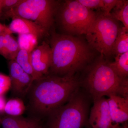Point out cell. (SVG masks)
<instances>
[{
    "label": "cell",
    "mask_w": 128,
    "mask_h": 128,
    "mask_svg": "<svg viewBox=\"0 0 128 128\" xmlns=\"http://www.w3.org/2000/svg\"><path fill=\"white\" fill-rule=\"evenodd\" d=\"M117 21L110 15L97 13L95 22L86 34L87 43L105 58L112 55V49L120 28Z\"/></svg>",
    "instance_id": "cell-7"
},
{
    "label": "cell",
    "mask_w": 128,
    "mask_h": 128,
    "mask_svg": "<svg viewBox=\"0 0 128 128\" xmlns=\"http://www.w3.org/2000/svg\"><path fill=\"white\" fill-rule=\"evenodd\" d=\"M38 39L34 35L30 34H18V42L20 49L31 52L38 46Z\"/></svg>",
    "instance_id": "cell-20"
},
{
    "label": "cell",
    "mask_w": 128,
    "mask_h": 128,
    "mask_svg": "<svg viewBox=\"0 0 128 128\" xmlns=\"http://www.w3.org/2000/svg\"><path fill=\"white\" fill-rule=\"evenodd\" d=\"M60 2L53 0H22L16 7L4 12L8 18L18 17L35 22L48 33L55 22Z\"/></svg>",
    "instance_id": "cell-6"
},
{
    "label": "cell",
    "mask_w": 128,
    "mask_h": 128,
    "mask_svg": "<svg viewBox=\"0 0 128 128\" xmlns=\"http://www.w3.org/2000/svg\"><path fill=\"white\" fill-rule=\"evenodd\" d=\"M93 102L88 119V122L92 128H114L117 124L112 121L108 99L102 97Z\"/></svg>",
    "instance_id": "cell-8"
},
{
    "label": "cell",
    "mask_w": 128,
    "mask_h": 128,
    "mask_svg": "<svg viewBox=\"0 0 128 128\" xmlns=\"http://www.w3.org/2000/svg\"><path fill=\"white\" fill-rule=\"evenodd\" d=\"M108 64L119 77L128 78V52L115 56L114 62H108Z\"/></svg>",
    "instance_id": "cell-14"
},
{
    "label": "cell",
    "mask_w": 128,
    "mask_h": 128,
    "mask_svg": "<svg viewBox=\"0 0 128 128\" xmlns=\"http://www.w3.org/2000/svg\"><path fill=\"white\" fill-rule=\"evenodd\" d=\"M97 13L85 7L77 0H67L60 2L56 19L64 34L74 35L86 34L96 18Z\"/></svg>",
    "instance_id": "cell-5"
},
{
    "label": "cell",
    "mask_w": 128,
    "mask_h": 128,
    "mask_svg": "<svg viewBox=\"0 0 128 128\" xmlns=\"http://www.w3.org/2000/svg\"><path fill=\"white\" fill-rule=\"evenodd\" d=\"M34 81L30 75L24 72L20 78L11 87L15 93L24 95L30 90Z\"/></svg>",
    "instance_id": "cell-17"
},
{
    "label": "cell",
    "mask_w": 128,
    "mask_h": 128,
    "mask_svg": "<svg viewBox=\"0 0 128 128\" xmlns=\"http://www.w3.org/2000/svg\"><path fill=\"white\" fill-rule=\"evenodd\" d=\"M101 55L86 67L84 78L80 80L81 86L93 100L107 96H117L128 99V78L119 77Z\"/></svg>",
    "instance_id": "cell-3"
},
{
    "label": "cell",
    "mask_w": 128,
    "mask_h": 128,
    "mask_svg": "<svg viewBox=\"0 0 128 128\" xmlns=\"http://www.w3.org/2000/svg\"><path fill=\"white\" fill-rule=\"evenodd\" d=\"M121 126H120L119 124H116V126H114V128H121Z\"/></svg>",
    "instance_id": "cell-30"
},
{
    "label": "cell",
    "mask_w": 128,
    "mask_h": 128,
    "mask_svg": "<svg viewBox=\"0 0 128 128\" xmlns=\"http://www.w3.org/2000/svg\"><path fill=\"white\" fill-rule=\"evenodd\" d=\"M89 96L78 88L65 104L49 116L47 128H82L88 122Z\"/></svg>",
    "instance_id": "cell-4"
},
{
    "label": "cell",
    "mask_w": 128,
    "mask_h": 128,
    "mask_svg": "<svg viewBox=\"0 0 128 128\" xmlns=\"http://www.w3.org/2000/svg\"><path fill=\"white\" fill-rule=\"evenodd\" d=\"M32 66L40 76L48 74L52 60L50 45L45 42L37 46L31 52Z\"/></svg>",
    "instance_id": "cell-9"
},
{
    "label": "cell",
    "mask_w": 128,
    "mask_h": 128,
    "mask_svg": "<svg viewBox=\"0 0 128 128\" xmlns=\"http://www.w3.org/2000/svg\"><path fill=\"white\" fill-rule=\"evenodd\" d=\"M15 60L24 71L32 76L34 80H38L41 77L35 72L33 68L30 52L24 50H20Z\"/></svg>",
    "instance_id": "cell-12"
},
{
    "label": "cell",
    "mask_w": 128,
    "mask_h": 128,
    "mask_svg": "<svg viewBox=\"0 0 128 128\" xmlns=\"http://www.w3.org/2000/svg\"><path fill=\"white\" fill-rule=\"evenodd\" d=\"M8 66L9 76L10 79L12 86L20 78L24 71L15 60H9Z\"/></svg>",
    "instance_id": "cell-21"
},
{
    "label": "cell",
    "mask_w": 128,
    "mask_h": 128,
    "mask_svg": "<svg viewBox=\"0 0 128 128\" xmlns=\"http://www.w3.org/2000/svg\"><path fill=\"white\" fill-rule=\"evenodd\" d=\"M25 110L23 101L18 98L10 99L6 104L4 112L9 116H20Z\"/></svg>",
    "instance_id": "cell-18"
},
{
    "label": "cell",
    "mask_w": 128,
    "mask_h": 128,
    "mask_svg": "<svg viewBox=\"0 0 128 128\" xmlns=\"http://www.w3.org/2000/svg\"><path fill=\"white\" fill-rule=\"evenodd\" d=\"M6 100L2 96H0V112H4V108L6 106Z\"/></svg>",
    "instance_id": "cell-29"
},
{
    "label": "cell",
    "mask_w": 128,
    "mask_h": 128,
    "mask_svg": "<svg viewBox=\"0 0 128 128\" xmlns=\"http://www.w3.org/2000/svg\"><path fill=\"white\" fill-rule=\"evenodd\" d=\"M50 44L52 60L48 74L60 76L75 75L85 70L94 57L92 48L88 43L73 35L52 32Z\"/></svg>",
    "instance_id": "cell-1"
},
{
    "label": "cell",
    "mask_w": 128,
    "mask_h": 128,
    "mask_svg": "<svg viewBox=\"0 0 128 128\" xmlns=\"http://www.w3.org/2000/svg\"><path fill=\"white\" fill-rule=\"evenodd\" d=\"M118 1V0H102L103 7L101 12L106 15H110V12Z\"/></svg>",
    "instance_id": "cell-25"
},
{
    "label": "cell",
    "mask_w": 128,
    "mask_h": 128,
    "mask_svg": "<svg viewBox=\"0 0 128 128\" xmlns=\"http://www.w3.org/2000/svg\"><path fill=\"white\" fill-rule=\"evenodd\" d=\"M85 7L89 9L102 10L103 7L102 0H77Z\"/></svg>",
    "instance_id": "cell-22"
},
{
    "label": "cell",
    "mask_w": 128,
    "mask_h": 128,
    "mask_svg": "<svg viewBox=\"0 0 128 128\" xmlns=\"http://www.w3.org/2000/svg\"><path fill=\"white\" fill-rule=\"evenodd\" d=\"M12 33L8 27L0 23V36L6 34H11Z\"/></svg>",
    "instance_id": "cell-27"
},
{
    "label": "cell",
    "mask_w": 128,
    "mask_h": 128,
    "mask_svg": "<svg viewBox=\"0 0 128 128\" xmlns=\"http://www.w3.org/2000/svg\"><path fill=\"white\" fill-rule=\"evenodd\" d=\"M4 57L9 60H15L20 49L17 41L11 34L4 35Z\"/></svg>",
    "instance_id": "cell-16"
},
{
    "label": "cell",
    "mask_w": 128,
    "mask_h": 128,
    "mask_svg": "<svg viewBox=\"0 0 128 128\" xmlns=\"http://www.w3.org/2000/svg\"><path fill=\"white\" fill-rule=\"evenodd\" d=\"M4 35L0 36V54L4 57Z\"/></svg>",
    "instance_id": "cell-28"
},
{
    "label": "cell",
    "mask_w": 128,
    "mask_h": 128,
    "mask_svg": "<svg viewBox=\"0 0 128 128\" xmlns=\"http://www.w3.org/2000/svg\"><path fill=\"white\" fill-rule=\"evenodd\" d=\"M22 1V0H0L1 11H4V12L10 10L16 7Z\"/></svg>",
    "instance_id": "cell-24"
},
{
    "label": "cell",
    "mask_w": 128,
    "mask_h": 128,
    "mask_svg": "<svg viewBox=\"0 0 128 128\" xmlns=\"http://www.w3.org/2000/svg\"><path fill=\"white\" fill-rule=\"evenodd\" d=\"M128 52V30L124 27L120 28L114 41L112 55L117 56Z\"/></svg>",
    "instance_id": "cell-13"
},
{
    "label": "cell",
    "mask_w": 128,
    "mask_h": 128,
    "mask_svg": "<svg viewBox=\"0 0 128 128\" xmlns=\"http://www.w3.org/2000/svg\"><path fill=\"white\" fill-rule=\"evenodd\" d=\"M81 87L75 75L60 76L48 74L34 81L30 88V102L37 112L50 115L65 104Z\"/></svg>",
    "instance_id": "cell-2"
},
{
    "label": "cell",
    "mask_w": 128,
    "mask_h": 128,
    "mask_svg": "<svg viewBox=\"0 0 128 128\" xmlns=\"http://www.w3.org/2000/svg\"><path fill=\"white\" fill-rule=\"evenodd\" d=\"M110 16L117 21L122 23L128 30V0H118L116 5L110 12Z\"/></svg>",
    "instance_id": "cell-15"
},
{
    "label": "cell",
    "mask_w": 128,
    "mask_h": 128,
    "mask_svg": "<svg viewBox=\"0 0 128 128\" xmlns=\"http://www.w3.org/2000/svg\"><path fill=\"white\" fill-rule=\"evenodd\" d=\"M121 128H122V127H121Z\"/></svg>",
    "instance_id": "cell-33"
},
{
    "label": "cell",
    "mask_w": 128,
    "mask_h": 128,
    "mask_svg": "<svg viewBox=\"0 0 128 128\" xmlns=\"http://www.w3.org/2000/svg\"><path fill=\"white\" fill-rule=\"evenodd\" d=\"M11 86V82L8 76L0 73V96H3Z\"/></svg>",
    "instance_id": "cell-23"
},
{
    "label": "cell",
    "mask_w": 128,
    "mask_h": 128,
    "mask_svg": "<svg viewBox=\"0 0 128 128\" xmlns=\"http://www.w3.org/2000/svg\"><path fill=\"white\" fill-rule=\"evenodd\" d=\"M32 119L9 115L1 120V124L3 128H21L29 124Z\"/></svg>",
    "instance_id": "cell-19"
},
{
    "label": "cell",
    "mask_w": 128,
    "mask_h": 128,
    "mask_svg": "<svg viewBox=\"0 0 128 128\" xmlns=\"http://www.w3.org/2000/svg\"><path fill=\"white\" fill-rule=\"evenodd\" d=\"M1 12V8H0V12Z\"/></svg>",
    "instance_id": "cell-31"
},
{
    "label": "cell",
    "mask_w": 128,
    "mask_h": 128,
    "mask_svg": "<svg viewBox=\"0 0 128 128\" xmlns=\"http://www.w3.org/2000/svg\"><path fill=\"white\" fill-rule=\"evenodd\" d=\"M1 124V119H0V124Z\"/></svg>",
    "instance_id": "cell-32"
},
{
    "label": "cell",
    "mask_w": 128,
    "mask_h": 128,
    "mask_svg": "<svg viewBox=\"0 0 128 128\" xmlns=\"http://www.w3.org/2000/svg\"><path fill=\"white\" fill-rule=\"evenodd\" d=\"M21 128H42V127L39 121L32 119L29 124Z\"/></svg>",
    "instance_id": "cell-26"
},
{
    "label": "cell",
    "mask_w": 128,
    "mask_h": 128,
    "mask_svg": "<svg viewBox=\"0 0 128 128\" xmlns=\"http://www.w3.org/2000/svg\"><path fill=\"white\" fill-rule=\"evenodd\" d=\"M108 99L112 121L117 124L128 120V99L119 96H111Z\"/></svg>",
    "instance_id": "cell-11"
},
{
    "label": "cell",
    "mask_w": 128,
    "mask_h": 128,
    "mask_svg": "<svg viewBox=\"0 0 128 128\" xmlns=\"http://www.w3.org/2000/svg\"><path fill=\"white\" fill-rule=\"evenodd\" d=\"M12 18V20L8 27L12 33L32 34L38 39L47 34L43 28L35 22L18 17Z\"/></svg>",
    "instance_id": "cell-10"
}]
</instances>
